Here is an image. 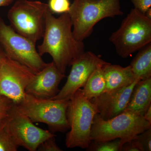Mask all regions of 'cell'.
I'll use <instances>...</instances> for the list:
<instances>
[{
  "label": "cell",
  "mask_w": 151,
  "mask_h": 151,
  "mask_svg": "<svg viewBox=\"0 0 151 151\" xmlns=\"http://www.w3.org/2000/svg\"><path fill=\"white\" fill-rule=\"evenodd\" d=\"M109 40L114 45L117 54L127 58L151 43V19L136 9H132Z\"/></svg>",
  "instance_id": "277c9868"
},
{
  "label": "cell",
  "mask_w": 151,
  "mask_h": 151,
  "mask_svg": "<svg viewBox=\"0 0 151 151\" xmlns=\"http://www.w3.org/2000/svg\"><path fill=\"white\" fill-rule=\"evenodd\" d=\"M103 68L106 82L105 92H110L129 86L136 80L139 79L134 75L130 65L123 67L108 62L103 65Z\"/></svg>",
  "instance_id": "5bb4252c"
},
{
  "label": "cell",
  "mask_w": 151,
  "mask_h": 151,
  "mask_svg": "<svg viewBox=\"0 0 151 151\" xmlns=\"http://www.w3.org/2000/svg\"><path fill=\"white\" fill-rule=\"evenodd\" d=\"M151 127V123L144 117L125 111L108 120L94 116L91 131L92 140L105 141L117 139H132Z\"/></svg>",
  "instance_id": "52a82bcc"
},
{
  "label": "cell",
  "mask_w": 151,
  "mask_h": 151,
  "mask_svg": "<svg viewBox=\"0 0 151 151\" xmlns=\"http://www.w3.org/2000/svg\"><path fill=\"white\" fill-rule=\"evenodd\" d=\"M121 151H145V150L136 137L124 143Z\"/></svg>",
  "instance_id": "cb8c5ba5"
},
{
  "label": "cell",
  "mask_w": 151,
  "mask_h": 151,
  "mask_svg": "<svg viewBox=\"0 0 151 151\" xmlns=\"http://www.w3.org/2000/svg\"><path fill=\"white\" fill-rule=\"evenodd\" d=\"M49 9L48 4L40 1L16 0L8 12L10 25L36 44L43 37Z\"/></svg>",
  "instance_id": "8992f818"
},
{
  "label": "cell",
  "mask_w": 151,
  "mask_h": 151,
  "mask_svg": "<svg viewBox=\"0 0 151 151\" xmlns=\"http://www.w3.org/2000/svg\"><path fill=\"white\" fill-rule=\"evenodd\" d=\"M98 113L96 106L84 97L78 89L69 100L66 111L70 131L66 135L65 145L68 148L86 149L92 141L91 131L94 116Z\"/></svg>",
  "instance_id": "3957f363"
},
{
  "label": "cell",
  "mask_w": 151,
  "mask_h": 151,
  "mask_svg": "<svg viewBox=\"0 0 151 151\" xmlns=\"http://www.w3.org/2000/svg\"><path fill=\"white\" fill-rule=\"evenodd\" d=\"M8 127L11 136L19 147L29 151L37 150L42 143L56 136L49 130L37 127L27 116L13 106L8 118Z\"/></svg>",
  "instance_id": "30bf717a"
},
{
  "label": "cell",
  "mask_w": 151,
  "mask_h": 151,
  "mask_svg": "<svg viewBox=\"0 0 151 151\" xmlns=\"http://www.w3.org/2000/svg\"><path fill=\"white\" fill-rule=\"evenodd\" d=\"M69 100L40 99L26 94L19 103L14 105L33 123L46 124L52 133H64L70 129L66 116Z\"/></svg>",
  "instance_id": "5b68a950"
},
{
  "label": "cell",
  "mask_w": 151,
  "mask_h": 151,
  "mask_svg": "<svg viewBox=\"0 0 151 151\" xmlns=\"http://www.w3.org/2000/svg\"><path fill=\"white\" fill-rule=\"evenodd\" d=\"M105 64L97 67L88 78L83 89H81L83 95L88 100L96 98L106 91V82L103 68Z\"/></svg>",
  "instance_id": "e0dca14e"
},
{
  "label": "cell",
  "mask_w": 151,
  "mask_h": 151,
  "mask_svg": "<svg viewBox=\"0 0 151 151\" xmlns=\"http://www.w3.org/2000/svg\"><path fill=\"white\" fill-rule=\"evenodd\" d=\"M130 65L134 75L140 80L151 78V43L140 50Z\"/></svg>",
  "instance_id": "2e32d148"
},
{
  "label": "cell",
  "mask_w": 151,
  "mask_h": 151,
  "mask_svg": "<svg viewBox=\"0 0 151 151\" xmlns=\"http://www.w3.org/2000/svg\"><path fill=\"white\" fill-rule=\"evenodd\" d=\"M151 105V78L140 80L135 84L125 111L144 116Z\"/></svg>",
  "instance_id": "9a60e30c"
},
{
  "label": "cell",
  "mask_w": 151,
  "mask_h": 151,
  "mask_svg": "<svg viewBox=\"0 0 151 151\" xmlns=\"http://www.w3.org/2000/svg\"><path fill=\"white\" fill-rule=\"evenodd\" d=\"M131 140L117 139L105 141L92 140L86 150L89 151H121L124 143Z\"/></svg>",
  "instance_id": "ac0fdd59"
},
{
  "label": "cell",
  "mask_w": 151,
  "mask_h": 151,
  "mask_svg": "<svg viewBox=\"0 0 151 151\" xmlns=\"http://www.w3.org/2000/svg\"><path fill=\"white\" fill-rule=\"evenodd\" d=\"M6 56V55L2 48L0 47V67L1 65L3 59Z\"/></svg>",
  "instance_id": "83f0119b"
},
{
  "label": "cell",
  "mask_w": 151,
  "mask_h": 151,
  "mask_svg": "<svg viewBox=\"0 0 151 151\" xmlns=\"http://www.w3.org/2000/svg\"><path fill=\"white\" fill-rule=\"evenodd\" d=\"M13 105L12 100L0 94V122L8 118Z\"/></svg>",
  "instance_id": "44dd1931"
},
{
  "label": "cell",
  "mask_w": 151,
  "mask_h": 151,
  "mask_svg": "<svg viewBox=\"0 0 151 151\" xmlns=\"http://www.w3.org/2000/svg\"><path fill=\"white\" fill-rule=\"evenodd\" d=\"M121 0H74L68 14L74 37L83 41L103 19L122 16Z\"/></svg>",
  "instance_id": "7a4b0ae2"
},
{
  "label": "cell",
  "mask_w": 151,
  "mask_h": 151,
  "mask_svg": "<svg viewBox=\"0 0 151 151\" xmlns=\"http://www.w3.org/2000/svg\"><path fill=\"white\" fill-rule=\"evenodd\" d=\"M36 73L25 65L6 55L0 67V94L14 105L24 98L26 89Z\"/></svg>",
  "instance_id": "9c48e42d"
},
{
  "label": "cell",
  "mask_w": 151,
  "mask_h": 151,
  "mask_svg": "<svg viewBox=\"0 0 151 151\" xmlns=\"http://www.w3.org/2000/svg\"><path fill=\"white\" fill-rule=\"evenodd\" d=\"M137 139L146 151H151V127L137 136Z\"/></svg>",
  "instance_id": "7402d4cb"
},
{
  "label": "cell",
  "mask_w": 151,
  "mask_h": 151,
  "mask_svg": "<svg viewBox=\"0 0 151 151\" xmlns=\"http://www.w3.org/2000/svg\"><path fill=\"white\" fill-rule=\"evenodd\" d=\"M134 8L145 14L151 9V0H131Z\"/></svg>",
  "instance_id": "d4e9b609"
},
{
  "label": "cell",
  "mask_w": 151,
  "mask_h": 151,
  "mask_svg": "<svg viewBox=\"0 0 151 151\" xmlns=\"http://www.w3.org/2000/svg\"><path fill=\"white\" fill-rule=\"evenodd\" d=\"M51 137L41 143L37 150L39 151H61L62 150L58 146L55 142V137Z\"/></svg>",
  "instance_id": "603a6c76"
},
{
  "label": "cell",
  "mask_w": 151,
  "mask_h": 151,
  "mask_svg": "<svg viewBox=\"0 0 151 151\" xmlns=\"http://www.w3.org/2000/svg\"><path fill=\"white\" fill-rule=\"evenodd\" d=\"M49 9L53 14L68 13L70 4L69 0H49Z\"/></svg>",
  "instance_id": "ffe728a7"
},
{
  "label": "cell",
  "mask_w": 151,
  "mask_h": 151,
  "mask_svg": "<svg viewBox=\"0 0 151 151\" xmlns=\"http://www.w3.org/2000/svg\"><path fill=\"white\" fill-rule=\"evenodd\" d=\"M139 80L137 79L129 86L105 92L100 96L90 100L96 106L100 117L104 120H108L125 111L133 88Z\"/></svg>",
  "instance_id": "4fadbf2b"
},
{
  "label": "cell",
  "mask_w": 151,
  "mask_h": 151,
  "mask_svg": "<svg viewBox=\"0 0 151 151\" xmlns=\"http://www.w3.org/2000/svg\"><path fill=\"white\" fill-rule=\"evenodd\" d=\"M65 77L57 68L53 61L36 73L26 89V94L37 98L52 99L58 94V87Z\"/></svg>",
  "instance_id": "7c38bea8"
},
{
  "label": "cell",
  "mask_w": 151,
  "mask_h": 151,
  "mask_svg": "<svg viewBox=\"0 0 151 151\" xmlns=\"http://www.w3.org/2000/svg\"><path fill=\"white\" fill-rule=\"evenodd\" d=\"M144 118L146 121L151 123V105L148 108L144 114Z\"/></svg>",
  "instance_id": "484cf974"
},
{
  "label": "cell",
  "mask_w": 151,
  "mask_h": 151,
  "mask_svg": "<svg viewBox=\"0 0 151 151\" xmlns=\"http://www.w3.org/2000/svg\"><path fill=\"white\" fill-rule=\"evenodd\" d=\"M107 63L92 52H85L71 63L67 81L58 94L52 99H70L76 91L84 87L88 78L99 65Z\"/></svg>",
  "instance_id": "8fae6325"
},
{
  "label": "cell",
  "mask_w": 151,
  "mask_h": 151,
  "mask_svg": "<svg viewBox=\"0 0 151 151\" xmlns=\"http://www.w3.org/2000/svg\"><path fill=\"white\" fill-rule=\"evenodd\" d=\"M0 47L8 57L25 65L36 73L46 66L36 44L16 32L0 17Z\"/></svg>",
  "instance_id": "ba28073f"
},
{
  "label": "cell",
  "mask_w": 151,
  "mask_h": 151,
  "mask_svg": "<svg viewBox=\"0 0 151 151\" xmlns=\"http://www.w3.org/2000/svg\"><path fill=\"white\" fill-rule=\"evenodd\" d=\"M15 1L16 0H0V7L9 5Z\"/></svg>",
  "instance_id": "4316f807"
},
{
  "label": "cell",
  "mask_w": 151,
  "mask_h": 151,
  "mask_svg": "<svg viewBox=\"0 0 151 151\" xmlns=\"http://www.w3.org/2000/svg\"><path fill=\"white\" fill-rule=\"evenodd\" d=\"M53 14L50 9L47 13L43 40L37 51L41 56L49 54L57 68L65 73L68 66L85 52L84 44L74 37L68 13L58 17Z\"/></svg>",
  "instance_id": "6da1fadb"
},
{
  "label": "cell",
  "mask_w": 151,
  "mask_h": 151,
  "mask_svg": "<svg viewBox=\"0 0 151 151\" xmlns=\"http://www.w3.org/2000/svg\"><path fill=\"white\" fill-rule=\"evenodd\" d=\"M8 118L0 122V151H17L19 148L9 131Z\"/></svg>",
  "instance_id": "d6986e66"
}]
</instances>
